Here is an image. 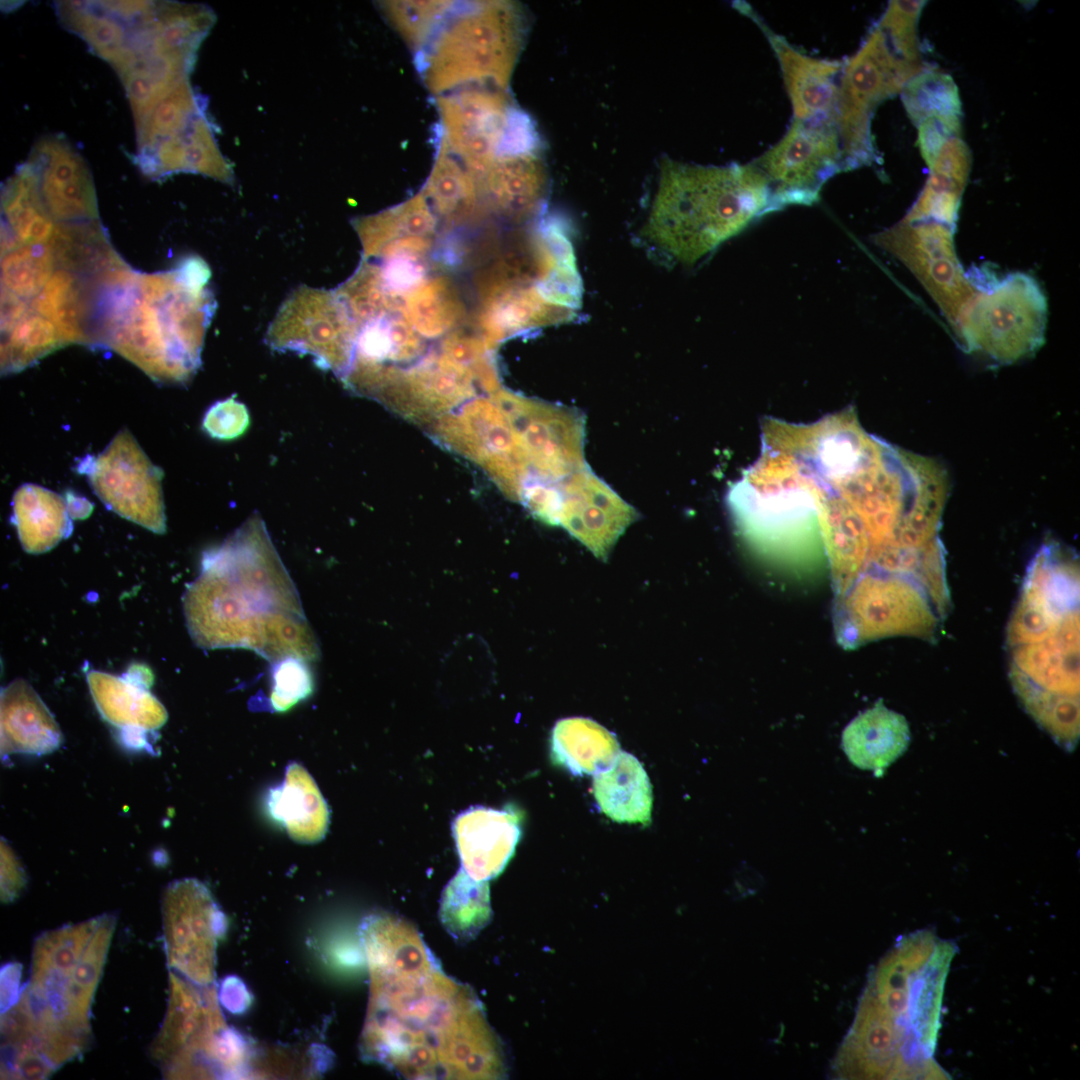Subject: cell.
<instances>
[{"instance_id": "1", "label": "cell", "mask_w": 1080, "mask_h": 1080, "mask_svg": "<svg viewBox=\"0 0 1080 1080\" xmlns=\"http://www.w3.org/2000/svg\"><path fill=\"white\" fill-rule=\"evenodd\" d=\"M370 994L361 1052L410 1079H498L501 1044L474 991L447 976L418 931L390 914L365 919Z\"/></svg>"}, {"instance_id": "2", "label": "cell", "mask_w": 1080, "mask_h": 1080, "mask_svg": "<svg viewBox=\"0 0 1080 1080\" xmlns=\"http://www.w3.org/2000/svg\"><path fill=\"white\" fill-rule=\"evenodd\" d=\"M953 942L922 930L897 942L869 976L852 1028L899 1079H947L933 1055Z\"/></svg>"}, {"instance_id": "3", "label": "cell", "mask_w": 1080, "mask_h": 1080, "mask_svg": "<svg viewBox=\"0 0 1080 1080\" xmlns=\"http://www.w3.org/2000/svg\"><path fill=\"white\" fill-rule=\"evenodd\" d=\"M188 632L203 649H250L272 613L304 614L296 587L258 513L203 554L182 597Z\"/></svg>"}, {"instance_id": "4", "label": "cell", "mask_w": 1080, "mask_h": 1080, "mask_svg": "<svg viewBox=\"0 0 1080 1080\" xmlns=\"http://www.w3.org/2000/svg\"><path fill=\"white\" fill-rule=\"evenodd\" d=\"M175 269L129 270L105 292L98 344L132 362L152 380L183 384L195 374L211 303Z\"/></svg>"}, {"instance_id": "5", "label": "cell", "mask_w": 1080, "mask_h": 1080, "mask_svg": "<svg viewBox=\"0 0 1080 1080\" xmlns=\"http://www.w3.org/2000/svg\"><path fill=\"white\" fill-rule=\"evenodd\" d=\"M101 915L40 935L29 981L14 1005L29 1039L56 1070L91 1040V1006L115 928Z\"/></svg>"}, {"instance_id": "6", "label": "cell", "mask_w": 1080, "mask_h": 1080, "mask_svg": "<svg viewBox=\"0 0 1080 1080\" xmlns=\"http://www.w3.org/2000/svg\"><path fill=\"white\" fill-rule=\"evenodd\" d=\"M771 211L770 186L752 163L702 166L666 158L644 233L692 264Z\"/></svg>"}, {"instance_id": "7", "label": "cell", "mask_w": 1080, "mask_h": 1080, "mask_svg": "<svg viewBox=\"0 0 1080 1080\" xmlns=\"http://www.w3.org/2000/svg\"><path fill=\"white\" fill-rule=\"evenodd\" d=\"M526 21L518 4H456L427 46L416 53L417 70L437 96L470 85L505 89L524 43Z\"/></svg>"}, {"instance_id": "8", "label": "cell", "mask_w": 1080, "mask_h": 1080, "mask_svg": "<svg viewBox=\"0 0 1080 1080\" xmlns=\"http://www.w3.org/2000/svg\"><path fill=\"white\" fill-rule=\"evenodd\" d=\"M976 271L968 272L976 294L954 329L963 348L998 365L1032 356L1045 339L1047 300L1041 286L1023 272L998 279Z\"/></svg>"}, {"instance_id": "9", "label": "cell", "mask_w": 1080, "mask_h": 1080, "mask_svg": "<svg viewBox=\"0 0 1080 1080\" xmlns=\"http://www.w3.org/2000/svg\"><path fill=\"white\" fill-rule=\"evenodd\" d=\"M925 65L899 57L875 24L859 49L843 60L838 84L835 124L843 171L872 164L877 157L872 117L885 100L900 94Z\"/></svg>"}, {"instance_id": "10", "label": "cell", "mask_w": 1080, "mask_h": 1080, "mask_svg": "<svg viewBox=\"0 0 1080 1080\" xmlns=\"http://www.w3.org/2000/svg\"><path fill=\"white\" fill-rule=\"evenodd\" d=\"M839 639L847 647L894 635L930 640L940 614L914 576L869 565L843 592Z\"/></svg>"}, {"instance_id": "11", "label": "cell", "mask_w": 1080, "mask_h": 1080, "mask_svg": "<svg viewBox=\"0 0 1080 1080\" xmlns=\"http://www.w3.org/2000/svg\"><path fill=\"white\" fill-rule=\"evenodd\" d=\"M170 994L163 1024L150 1051L166 1078H214L228 1029L214 987L169 974Z\"/></svg>"}, {"instance_id": "12", "label": "cell", "mask_w": 1080, "mask_h": 1080, "mask_svg": "<svg viewBox=\"0 0 1080 1080\" xmlns=\"http://www.w3.org/2000/svg\"><path fill=\"white\" fill-rule=\"evenodd\" d=\"M954 232L938 222L902 218L871 239L917 278L955 329L976 287L957 257Z\"/></svg>"}, {"instance_id": "13", "label": "cell", "mask_w": 1080, "mask_h": 1080, "mask_svg": "<svg viewBox=\"0 0 1080 1080\" xmlns=\"http://www.w3.org/2000/svg\"><path fill=\"white\" fill-rule=\"evenodd\" d=\"M78 472L111 511L154 533H165L163 471L128 429L120 430L97 456L84 458Z\"/></svg>"}, {"instance_id": "14", "label": "cell", "mask_w": 1080, "mask_h": 1080, "mask_svg": "<svg viewBox=\"0 0 1080 1080\" xmlns=\"http://www.w3.org/2000/svg\"><path fill=\"white\" fill-rule=\"evenodd\" d=\"M752 164L768 181L774 210L811 205L825 182L843 171L836 124L793 119L783 137Z\"/></svg>"}, {"instance_id": "15", "label": "cell", "mask_w": 1080, "mask_h": 1080, "mask_svg": "<svg viewBox=\"0 0 1080 1080\" xmlns=\"http://www.w3.org/2000/svg\"><path fill=\"white\" fill-rule=\"evenodd\" d=\"M491 398L510 421L532 479L559 482L587 468L582 415L500 389Z\"/></svg>"}, {"instance_id": "16", "label": "cell", "mask_w": 1080, "mask_h": 1080, "mask_svg": "<svg viewBox=\"0 0 1080 1080\" xmlns=\"http://www.w3.org/2000/svg\"><path fill=\"white\" fill-rule=\"evenodd\" d=\"M162 914L168 966L197 985H211L225 917L209 889L194 878L171 882L163 894Z\"/></svg>"}, {"instance_id": "17", "label": "cell", "mask_w": 1080, "mask_h": 1080, "mask_svg": "<svg viewBox=\"0 0 1080 1080\" xmlns=\"http://www.w3.org/2000/svg\"><path fill=\"white\" fill-rule=\"evenodd\" d=\"M439 131L452 154L480 180L498 156L514 107L505 89L470 85L437 97Z\"/></svg>"}, {"instance_id": "18", "label": "cell", "mask_w": 1080, "mask_h": 1080, "mask_svg": "<svg viewBox=\"0 0 1080 1080\" xmlns=\"http://www.w3.org/2000/svg\"><path fill=\"white\" fill-rule=\"evenodd\" d=\"M558 525L605 561L618 538L638 514L608 485L582 469L560 481Z\"/></svg>"}, {"instance_id": "19", "label": "cell", "mask_w": 1080, "mask_h": 1080, "mask_svg": "<svg viewBox=\"0 0 1080 1080\" xmlns=\"http://www.w3.org/2000/svg\"><path fill=\"white\" fill-rule=\"evenodd\" d=\"M27 162L38 176L43 203L56 222L98 220L92 174L82 155L61 135H46L30 151Z\"/></svg>"}, {"instance_id": "20", "label": "cell", "mask_w": 1080, "mask_h": 1080, "mask_svg": "<svg viewBox=\"0 0 1080 1080\" xmlns=\"http://www.w3.org/2000/svg\"><path fill=\"white\" fill-rule=\"evenodd\" d=\"M86 680L100 715L120 730L123 744L148 749L147 733L160 729L168 719L166 708L149 690L151 671L135 665L123 676L90 670Z\"/></svg>"}, {"instance_id": "21", "label": "cell", "mask_w": 1080, "mask_h": 1080, "mask_svg": "<svg viewBox=\"0 0 1080 1080\" xmlns=\"http://www.w3.org/2000/svg\"><path fill=\"white\" fill-rule=\"evenodd\" d=\"M1079 586L1062 571L1046 566L1027 569L1024 585L1007 628L1016 647L1043 641L1079 615Z\"/></svg>"}, {"instance_id": "22", "label": "cell", "mask_w": 1080, "mask_h": 1080, "mask_svg": "<svg viewBox=\"0 0 1080 1080\" xmlns=\"http://www.w3.org/2000/svg\"><path fill=\"white\" fill-rule=\"evenodd\" d=\"M752 19L758 22L777 57L792 105L793 119L835 123L843 60L806 55L770 30L753 12Z\"/></svg>"}, {"instance_id": "23", "label": "cell", "mask_w": 1080, "mask_h": 1080, "mask_svg": "<svg viewBox=\"0 0 1080 1080\" xmlns=\"http://www.w3.org/2000/svg\"><path fill=\"white\" fill-rule=\"evenodd\" d=\"M521 817L513 809L470 808L456 816L452 833L462 869L473 879L489 881L511 859L521 836Z\"/></svg>"}, {"instance_id": "24", "label": "cell", "mask_w": 1080, "mask_h": 1080, "mask_svg": "<svg viewBox=\"0 0 1080 1080\" xmlns=\"http://www.w3.org/2000/svg\"><path fill=\"white\" fill-rule=\"evenodd\" d=\"M476 183L487 215L520 224L542 208L547 171L538 152L500 154Z\"/></svg>"}, {"instance_id": "25", "label": "cell", "mask_w": 1080, "mask_h": 1080, "mask_svg": "<svg viewBox=\"0 0 1080 1080\" xmlns=\"http://www.w3.org/2000/svg\"><path fill=\"white\" fill-rule=\"evenodd\" d=\"M103 288L98 278L57 267L30 307L55 325L66 345L97 344Z\"/></svg>"}, {"instance_id": "26", "label": "cell", "mask_w": 1080, "mask_h": 1080, "mask_svg": "<svg viewBox=\"0 0 1080 1080\" xmlns=\"http://www.w3.org/2000/svg\"><path fill=\"white\" fill-rule=\"evenodd\" d=\"M1011 680L1053 695L1079 698V615L1043 641L1013 647Z\"/></svg>"}, {"instance_id": "27", "label": "cell", "mask_w": 1080, "mask_h": 1080, "mask_svg": "<svg viewBox=\"0 0 1080 1080\" xmlns=\"http://www.w3.org/2000/svg\"><path fill=\"white\" fill-rule=\"evenodd\" d=\"M1 756L45 755L63 743L62 731L34 688L18 678L1 690Z\"/></svg>"}, {"instance_id": "28", "label": "cell", "mask_w": 1080, "mask_h": 1080, "mask_svg": "<svg viewBox=\"0 0 1080 1080\" xmlns=\"http://www.w3.org/2000/svg\"><path fill=\"white\" fill-rule=\"evenodd\" d=\"M436 140L434 164L420 193L436 215L441 231L478 225L487 214L477 183L449 150L439 130Z\"/></svg>"}, {"instance_id": "29", "label": "cell", "mask_w": 1080, "mask_h": 1080, "mask_svg": "<svg viewBox=\"0 0 1080 1080\" xmlns=\"http://www.w3.org/2000/svg\"><path fill=\"white\" fill-rule=\"evenodd\" d=\"M971 166L968 145L960 136L948 138L927 166L929 177L903 219L934 221L955 229Z\"/></svg>"}, {"instance_id": "30", "label": "cell", "mask_w": 1080, "mask_h": 1080, "mask_svg": "<svg viewBox=\"0 0 1080 1080\" xmlns=\"http://www.w3.org/2000/svg\"><path fill=\"white\" fill-rule=\"evenodd\" d=\"M266 802L270 816L284 826L294 841L312 844L324 838L329 809L303 765L289 763L282 784L270 789Z\"/></svg>"}, {"instance_id": "31", "label": "cell", "mask_w": 1080, "mask_h": 1080, "mask_svg": "<svg viewBox=\"0 0 1080 1080\" xmlns=\"http://www.w3.org/2000/svg\"><path fill=\"white\" fill-rule=\"evenodd\" d=\"M909 741L905 717L881 701L855 717L842 734V747L850 762L877 774L905 752Z\"/></svg>"}, {"instance_id": "32", "label": "cell", "mask_w": 1080, "mask_h": 1080, "mask_svg": "<svg viewBox=\"0 0 1080 1080\" xmlns=\"http://www.w3.org/2000/svg\"><path fill=\"white\" fill-rule=\"evenodd\" d=\"M66 499L36 484H23L13 495L12 523L22 548L41 554L54 548L72 531Z\"/></svg>"}, {"instance_id": "33", "label": "cell", "mask_w": 1080, "mask_h": 1080, "mask_svg": "<svg viewBox=\"0 0 1080 1080\" xmlns=\"http://www.w3.org/2000/svg\"><path fill=\"white\" fill-rule=\"evenodd\" d=\"M593 794L601 811L619 823L648 825L653 796L639 760L621 752L610 767L594 775Z\"/></svg>"}, {"instance_id": "34", "label": "cell", "mask_w": 1080, "mask_h": 1080, "mask_svg": "<svg viewBox=\"0 0 1080 1080\" xmlns=\"http://www.w3.org/2000/svg\"><path fill=\"white\" fill-rule=\"evenodd\" d=\"M60 24L81 37L90 50L113 68L128 53L134 24L114 11L107 1H58Z\"/></svg>"}, {"instance_id": "35", "label": "cell", "mask_w": 1080, "mask_h": 1080, "mask_svg": "<svg viewBox=\"0 0 1080 1080\" xmlns=\"http://www.w3.org/2000/svg\"><path fill=\"white\" fill-rule=\"evenodd\" d=\"M550 748L552 761L578 776L598 774L620 753L613 733L583 717L559 720L552 729Z\"/></svg>"}, {"instance_id": "36", "label": "cell", "mask_w": 1080, "mask_h": 1080, "mask_svg": "<svg viewBox=\"0 0 1080 1080\" xmlns=\"http://www.w3.org/2000/svg\"><path fill=\"white\" fill-rule=\"evenodd\" d=\"M4 227L20 245L47 244L57 223L41 198L38 176L27 161L6 181L1 197Z\"/></svg>"}, {"instance_id": "37", "label": "cell", "mask_w": 1080, "mask_h": 1080, "mask_svg": "<svg viewBox=\"0 0 1080 1080\" xmlns=\"http://www.w3.org/2000/svg\"><path fill=\"white\" fill-rule=\"evenodd\" d=\"M900 96L909 119L916 127L932 119L953 134L961 135V101L957 85L950 75L926 67L904 85Z\"/></svg>"}, {"instance_id": "38", "label": "cell", "mask_w": 1080, "mask_h": 1080, "mask_svg": "<svg viewBox=\"0 0 1080 1080\" xmlns=\"http://www.w3.org/2000/svg\"><path fill=\"white\" fill-rule=\"evenodd\" d=\"M491 917L488 881L470 877L462 868L446 885L440 901V918L454 938L475 936Z\"/></svg>"}, {"instance_id": "39", "label": "cell", "mask_w": 1080, "mask_h": 1080, "mask_svg": "<svg viewBox=\"0 0 1080 1080\" xmlns=\"http://www.w3.org/2000/svg\"><path fill=\"white\" fill-rule=\"evenodd\" d=\"M204 97L186 80L167 93L136 128L137 149H146L160 140L184 132L205 113Z\"/></svg>"}, {"instance_id": "40", "label": "cell", "mask_w": 1080, "mask_h": 1080, "mask_svg": "<svg viewBox=\"0 0 1080 1080\" xmlns=\"http://www.w3.org/2000/svg\"><path fill=\"white\" fill-rule=\"evenodd\" d=\"M65 345L55 325L30 307L2 339V373L22 371Z\"/></svg>"}, {"instance_id": "41", "label": "cell", "mask_w": 1080, "mask_h": 1080, "mask_svg": "<svg viewBox=\"0 0 1080 1080\" xmlns=\"http://www.w3.org/2000/svg\"><path fill=\"white\" fill-rule=\"evenodd\" d=\"M56 268V260L48 244L19 245L2 255V288L31 301Z\"/></svg>"}, {"instance_id": "42", "label": "cell", "mask_w": 1080, "mask_h": 1080, "mask_svg": "<svg viewBox=\"0 0 1080 1080\" xmlns=\"http://www.w3.org/2000/svg\"><path fill=\"white\" fill-rule=\"evenodd\" d=\"M455 3L452 1H389L382 8L393 27L415 53L435 35Z\"/></svg>"}, {"instance_id": "43", "label": "cell", "mask_w": 1080, "mask_h": 1080, "mask_svg": "<svg viewBox=\"0 0 1080 1080\" xmlns=\"http://www.w3.org/2000/svg\"><path fill=\"white\" fill-rule=\"evenodd\" d=\"M920 0L889 1L876 25L884 33L892 50L902 59L925 65L918 36V22L925 6Z\"/></svg>"}, {"instance_id": "44", "label": "cell", "mask_w": 1080, "mask_h": 1080, "mask_svg": "<svg viewBox=\"0 0 1080 1080\" xmlns=\"http://www.w3.org/2000/svg\"><path fill=\"white\" fill-rule=\"evenodd\" d=\"M269 703L276 712H285L308 698L314 689V679L308 662L287 657L272 663Z\"/></svg>"}, {"instance_id": "45", "label": "cell", "mask_w": 1080, "mask_h": 1080, "mask_svg": "<svg viewBox=\"0 0 1080 1080\" xmlns=\"http://www.w3.org/2000/svg\"><path fill=\"white\" fill-rule=\"evenodd\" d=\"M249 413L234 397L214 403L205 413L202 428L217 440H232L241 436L249 426Z\"/></svg>"}, {"instance_id": "46", "label": "cell", "mask_w": 1080, "mask_h": 1080, "mask_svg": "<svg viewBox=\"0 0 1080 1080\" xmlns=\"http://www.w3.org/2000/svg\"><path fill=\"white\" fill-rule=\"evenodd\" d=\"M26 875L7 841L1 838V900L11 902L26 885Z\"/></svg>"}, {"instance_id": "47", "label": "cell", "mask_w": 1080, "mask_h": 1080, "mask_svg": "<svg viewBox=\"0 0 1080 1080\" xmlns=\"http://www.w3.org/2000/svg\"><path fill=\"white\" fill-rule=\"evenodd\" d=\"M917 130V145L927 166L934 160L944 142L950 137L957 136L932 119L920 123Z\"/></svg>"}, {"instance_id": "48", "label": "cell", "mask_w": 1080, "mask_h": 1080, "mask_svg": "<svg viewBox=\"0 0 1080 1080\" xmlns=\"http://www.w3.org/2000/svg\"><path fill=\"white\" fill-rule=\"evenodd\" d=\"M21 964L9 963L1 969V1014L14 1006L21 995Z\"/></svg>"}, {"instance_id": "49", "label": "cell", "mask_w": 1080, "mask_h": 1080, "mask_svg": "<svg viewBox=\"0 0 1080 1080\" xmlns=\"http://www.w3.org/2000/svg\"><path fill=\"white\" fill-rule=\"evenodd\" d=\"M30 301L24 300L15 294L1 289V332L7 334L27 313Z\"/></svg>"}, {"instance_id": "50", "label": "cell", "mask_w": 1080, "mask_h": 1080, "mask_svg": "<svg viewBox=\"0 0 1080 1080\" xmlns=\"http://www.w3.org/2000/svg\"><path fill=\"white\" fill-rule=\"evenodd\" d=\"M65 499L72 519H84L90 515L93 509V505L86 498L74 493L67 492Z\"/></svg>"}]
</instances>
